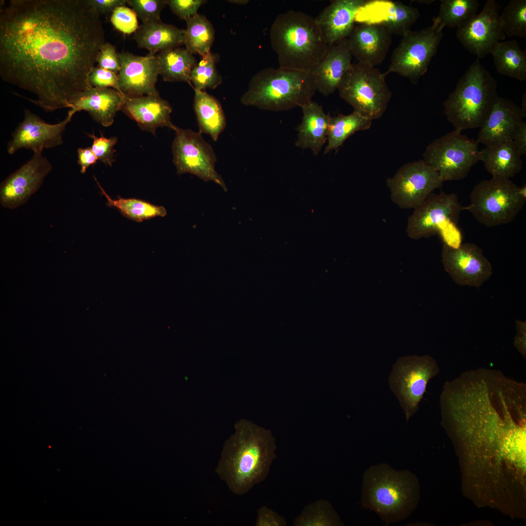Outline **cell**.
Masks as SVG:
<instances>
[{"label":"cell","instance_id":"obj_1","mask_svg":"<svg viewBox=\"0 0 526 526\" xmlns=\"http://www.w3.org/2000/svg\"><path fill=\"white\" fill-rule=\"evenodd\" d=\"M87 0H11L0 6L1 79L35 96L46 112L69 108L90 87L106 42Z\"/></svg>","mask_w":526,"mask_h":526},{"label":"cell","instance_id":"obj_2","mask_svg":"<svg viewBox=\"0 0 526 526\" xmlns=\"http://www.w3.org/2000/svg\"><path fill=\"white\" fill-rule=\"evenodd\" d=\"M225 441L215 472L234 494L243 495L267 476L276 458L277 446L270 430L241 419Z\"/></svg>","mask_w":526,"mask_h":526},{"label":"cell","instance_id":"obj_3","mask_svg":"<svg viewBox=\"0 0 526 526\" xmlns=\"http://www.w3.org/2000/svg\"><path fill=\"white\" fill-rule=\"evenodd\" d=\"M269 35L279 67L286 69L312 72L330 46L315 18L293 10L277 16Z\"/></svg>","mask_w":526,"mask_h":526},{"label":"cell","instance_id":"obj_4","mask_svg":"<svg viewBox=\"0 0 526 526\" xmlns=\"http://www.w3.org/2000/svg\"><path fill=\"white\" fill-rule=\"evenodd\" d=\"M416 478L386 463L370 466L364 473L361 504L376 512L387 526L400 522L414 510L418 497Z\"/></svg>","mask_w":526,"mask_h":526},{"label":"cell","instance_id":"obj_5","mask_svg":"<svg viewBox=\"0 0 526 526\" xmlns=\"http://www.w3.org/2000/svg\"><path fill=\"white\" fill-rule=\"evenodd\" d=\"M317 92L312 72L279 67L266 68L251 78L240 98L247 106L273 112L301 108Z\"/></svg>","mask_w":526,"mask_h":526},{"label":"cell","instance_id":"obj_6","mask_svg":"<svg viewBox=\"0 0 526 526\" xmlns=\"http://www.w3.org/2000/svg\"><path fill=\"white\" fill-rule=\"evenodd\" d=\"M498 97L497 80L478 58L443 102L444 113L455 130L480 128Z\"/></svg>","mask_w":526,"mask_h":526},{"label":"cell","instance_id":"obj_7","mask_svg":"<svg viewBox=\"0 0 526 526\" xmlns=\"http://www.w3.org/2000/svg\"><path fill=\"white\" fill-rule=\"evenodd\" d=\"M466 207L476 220L488 227L512 222L524 206L526 185L519 187L510 179L492 177L476 184Z\"/></svg>","mask_w":526,"mask_h":526},{"label":"cell","instance_id":"obj_8","mask_svg":"<svg viewBox=\"0 0 526 526\" xmlns=\"http://www.w3.org/2000/svg\"><path fill=\"white\" fill-rule=\"evenodd\" d=\"M386 75L375 67L358 62L352 64L338 86L339 95L354 112L372 121L379 119L392 97Z\"/></svg>","mask_w":526,"mask_h":526},{"label":"cell","instance_id":"obj_9","mask_svg":"<svg viewBox=\"0 0 526 526\" xmlns=\"http://www.w3.org/2000/svg\"><path fill=\"white\" fill-rule=\"evenodd\" d=\"M423 156L443 182L462 180L480 161L479 144L454 130L430 143Z\"/></svg>","mask_w":526,"mask_h":526},{"label":"cell","instance_id":"obj_10","mask_svg":"<svg viewBox=\"0 0 526 526\" xmlns=\"http://www.w3.org/2000/svg\"><path fill=\"white\" fill-rule=\"evenodd\" d=\"M439 372L435 360L427 355L402 357L394 365L389 384L404 411L407 422L418 410L429 381Z\"/></svg>","mask_w":526,"mask_h":526},{"label":"cell","instance_id":"obj_11","mask_svg":"<svg viewBox=\"0 0 526 526\" xmlns=\"http://www.w3.org/2000/svg\"><path fill=\"white\" fill-rule=\"evenodd\" d=\"M442 30L432 25L402 37L394 50L385 74L396 73L416 83L427 71L443 37Z\"/></svg>","mask_w":526,"mask_h":526},{"label":"cell","instance_id":"obj_12","mask_svg":"<svg viewBox=\"0 0 526 526\" xmlns=\"http://www.w3.org/2000/svg\"><path fill=\"white\" fill-rule=\"evenodd\" d=\"M172 145L173 162L179 174L189 173L205 181H212L227 190L221 176L216 171V154L201 132L176 127Z\"/></svg>","mask_w":526,"mask_h":526},{"label":"cell","instance_id":"obj_13","mask_svg":"<svg viewBox=\"0 0 526 526\" xmlns=\"http://www.w3.org/2000/svg\"><path fill=\"white\" fill-rule=\"evenodd\" d=\"M392 201L401 208H414L442 187L437 172L423 160L407 163L386 181Z\"/></svg>","mask_w":526,"mask_h":526},{"label":"cell","instance_id":"obj_14","mask_svg":"<svg viewBox=\"0 0 526 526\" xmlns=\"http://www.w3.org/2000/svg\"><path fill=\"white\" fill-rule=\"evenodd\" d=\"M465 209L455 193L432 192L414 208L408 220L407 235L414 240L432 236L447 225H455Z\"/></svg>","mask_w":526,"mask_h":526},{"label":"cell","instance_id":"obj_15","mask_svg":"<svg viewBox=\"0 0 526 526\" xmlns=\"http://www.w3.org/2000/svg\"><path fill=\"white\" fill-rule=\"evenodd\" d=\"M442 262L446 271L462 286L480 287L492 274V267L482 249L473 243L453 247L444 244Z\"/></svg>","mask_w":526,"mask_h":526},{"label":"cell","instance_id":"obj_16","mask_svg":"<svg viewBox=\"0 0 526 526\" xmlns=\"http://www.w3.org/2000/svg\"><path fill=\"white\" fill-rule=\"evenodd\" d=\"M456 35L465 48L479 59L490 54L495 45L506 38L497 2L487 0L482 11L458 28Z\"/></svg>","mask_w":526,"mask_h":526},{"label":"cell","instance_id":"obj_17","mask_svg":"<svg viewBox=\"0 0 526 526\" xmlns=\"http://www.w3.org/2000/svg\"><path fill=\"white\" fill-rule=\"evenodd\" d=\"M52 166L42 152H34L32 157L1 183V206L13 209L25 204L40 188Z\"/></svg>","mask_w":526,"mask_h":526},{"label":"cell","instance_id":"obj_18","mask_svg":"<svg viewBox=\"0 0 526 526\" xmlns=\"http://www.w3.org/2000/svg\"><path fill=\"white\" fill-rule=\"evenodd\" d=\"M72 118L67 115L62 121L51 124L25 109L24 119L13 132L12 139L7 144L8 153L13 154L23 148L39 152L44 149L61 145L62 134Z\"/></svg>","mask_w":526,"mask_h":526},{"label":"cell","instance_id":"obj_19","mask_svg":"<svg viewBox=\"0 0 526 526\" xmlns=\"http://www.w3.org/2000/svg\"><path fill=\"white\" fill-rule=\"evenodd\" d=\"M121 64L117 74L120 92L126 97L158 95L155 87L159 69L155 55L139 56L128 52L118 53Z\"/></svg>","mask_w":526,"mask_h":526},{"label":"cell","instance_id":"obj_20","mask_svg":"<svg viewBox=\"0 0 526 526\" xmlns=\"http://www.w3.org/2000/svg\"><path fill=\"white\" fill-rule=\"evenodd\" d=\"M420 16L418 9L400 1L367 0L358 11L356 21L381 25L392 34L403 37L411 31Z\"/></svg>","mask_w":526,"mask_h":526},{"label":"cell","instance_id":"obj_21","mask_svg":"<svg viewBox=\"0 0 526 526\" xmlns=\"http://www.w3.org/2000/svg\"><path fill=\"white\" fill-rule=\"evenodd\" d=\"M392 35L379 24L355 25L347 38L352 56L358 62L370 66L380 64L391 45Z\"/></svg>","mask_w":526,"mask_h":526},{"label":"cell","instance_id":"obj_22","mask_svg":"<svg viewBox=\"0 0 526 526\" xmlns=\"http://www.w3.org/2000/svg\"><path fill=\"white\" fill-rule=\"evenodd\" d=\"M524 118L520 107L510 99L499 97L480 127L476 141L487 146L512 140Z\"/></svg>","mask_w":526,"mask_h":526},{"label":"cell","instance_id":"obj_23","mask_svg":"<svg viewBox=\"0 0 526 526\" xmlns=\"http://www.w3.org/2000/svg\"><path fill=\"white\" fill-rule=\"evenodd\" d=\"M366 0H334L315 18L329 46L347 38L355 27L357 15Z\"/></svg>","mask_w":526,"mask_h":526},{"label":"cell","instance_id":"obj_24","mask_svg":"<svg viewBox=\"0 0 526 526\" xmlns=\"http://www.w3.org/2000/svg\"><path fill=\"white\" fill-rule=\"evenodd\" d=\"M125 96L112 88L89 87L75 100L68 114L73 117L78 112H88L92 118L107 127L113 122L117 112L122 109Z\"/></svg>","mask_w":526,"mask_h":526},{"label":"cell","instance_id":"obj_25","mask_svg":"<svg viewBox=\"0 0 526 526\" xmlns=\"http://www.w3.org/2000/svg\"><path fill=\"white\" fill-rule=\"evenodd\" d=\"M121 110L142 130L154 135L158 127H167L174 131L176 127L170 121L171 106L159 94L125 96Z\"/></svg>","mask_w":526,"mask_h":526},{"label":"cell","instance_id":"obj_26","mask_svg":"<svg viewBox=\"0 0 526 526\" xmlns=\"http://www.w3.org/2000/svg\"><path fill=\"white\" fill-rule=\"evenodd\" d=\"M347 38L329 46L326 54L312 72L317 91L325 96L333 94L352 63Z\"/></svg>","mask_w":526,"mask_h":526},{"label":"cell","instance_id":"obj_27","mask_svg":"<svg viewBox=\"0 0 526 526\" xmlns=\"http://www.w3.org/2000/svg\"><path fill=\"white\" fill-rule=\"evenodd\" d=\"M302 121L297 128L296 147L309 149L317 156L327 141L330 116L321 105L312 100L301 108Z\"/></svg>","mask_w":526,"mask_h":526},{"label":"cell","instance_id":"obj_28","mask_svg":"<svg viewBox=\"0 0 526 526\" xmlns=\"http://www.w3.org/2000/svg\"><path fill=\"white\" fill-rule=\"evenodd\" d=\"M185 29L163 22L161 20L142 23L133 36L139 48L155 55L184 45Z\"/></svg>","mask_w":526,"mask_h":526},{"label":"cell","instance_id":"obj_29","mask_svg":"<svg viewBox=\"0 0 526 526\" xmlns=\"http://www.w3.org/2000/svg\"><path fill=\"white\" fill-rule=\"evenodd\" d=\"M480 161L492 177L510 179L522 169L521 155L512 140L486 146L480 150Z\"/></svg>","mask_w":526,"mask_h":526},{"label":"cell","instance_id":"obj_30","mask_svg":"<svg viewBox=\"0 0 526 526\" xmlns=\"http://www.w3.org/2000/svg\"><path fill=\"white\" fill-rule=\"evenodd\" d=\"M193 109L199 132L216 141L226 127V118L219 101L204 91L194 89Z\"/></svg>","mask_w":526,"mask_h":526},{"label":"cell","instance_id":"obj_31","mask_svg":"<svg viewBox=\"0 0 526 526\" xmlns=\"http://www.w3.org/2000/svg\"><path fill=\"white\" fill-rule=\"evenodd\" d=\"M497 72L519 81H526V53L516 40H503L491 54Z\"/></svg>","mask_w":526,"mask_h":526},{"label":"cell","instance_id":"obj_32","mask_svg":"<svg viewBox=\"0 0 526 526\" xmlns=\"http://www.w3.org/2000/svg\"><path fill=\"white\" fill-rule=\"evenodd\" d=\"M159 74L164 81L190 83V75L197 59L186 48H174L156 56Z\"/></svg>","mask_w":526,"mask_h":526},{"label":"cell","instance_id":"obj_33","mask_svg":"<svg viewBox=\"0 0 526 526\" xmlns=\"http://www.w3.org/2000/svg\"><path fill=\"white\" fill-rule=\"evenodd\" d=\"M371 125L372 120L354 111L347 115L330 116L324 154L337 150L349 136L357 131L369 129Z\"/></svg>","mask_w":526,"mask_h":526},{"label":"cell","instance_id":"obj_34","mask_svg":"<svg viewBox=\"0 0 526 526\" xmlns=\"http://www.w3.org/2000/svg\"><path fill=\"white\" fill-rule=\"evenodd\" d=\"M186 21L185 48L192 54H198L202 56L210 52L215 38L214 27L210 21L205 16L198 13Z\"/></svg>","mask_w":526,"mask_h":526},{"label":"cell","instance_id":"obj_35","mask_svg":"<svg viewBox=\"0 0 526 526\" xmlns=\"http://www.w3.org/2000/svg\"><path fill=\"white\" fill-rule=\"evenodd\" d=\"M479 6L477 0H442L432 25L442 31L446 26L459 28L476 14Z\"/></svg>","mask_w":526,"mask_h":526},{"label":"cell","instance_id":"obj_36","mask_svg":"<svg viewBox=\"0 0 526 526\" xmlns=\"http://www.w3.org/2000/svg\"><path fill=\"white\" fill-rule=\"evenodd\" d=\"M94 178L101 193L107 200V206L117 208L124 217L137 222H141L156 217H164L166 215V210L163 207L153 205L142 200L120 197H118L115 200L112 199L102 188L96 178L94 176Z\"/></svg>","mask_w":526,"mask_h":526},{"label":"cell","instance_id":"obj_37","mask_svg":"<svg viewBox=\"0 0 526 526\" xmlns=\"http://www.w3.org/2000/svg\"><path fill=\"white\" fill-rule=\"evenodd\" d=\"M293 526H342L344 523L329 501L319 499L306 506Z\"/></svg>","mask_w":526,"mask_h":526},{"label":"cell","instance_id":"obj_38","mask_svg":"<svg viewBox=\"0 0 526 526\" xmlns=\"http://www.w3.org/2000/svg\"><path fill=\"white\" fill-rule=\"evenodd\" d=\"M219 57L218 54L211 51L202 56L191 72L189 80L193 89L201 91L215 89L222 83V77L216 66Z\"/></svg>","mask_w":526,"mask_h":526},{"label":"cell","instance_id":"obj_39","mask_svg":"<svg viewBox=\"0 0 526 526\" xmlns=\"http://www.w3.org/2000/svg\"><path fill=\"white\" fill-rule=\"evenodd\" d=\"M500 19L506 36L526 38V0H510Z\"/></svg>","mask_w":526,"mask_h":526},{"label":"cell","instance_id":"obj_40","mask_svg":"<svg viewBox=\"0 0 526 526\" xmlns=\"http://www.w3.org/2000/svg\"><path fill=\"white\" fill-rule=\"evenodd\" d=\"M126 0L143 23L161 20V13L168 5L167 0Z\"/></svg>","mask_w":526,"mask_h":526},{"label":"cell","instance_id":"obj_41","mask_svg":"<svg viewBox=\"0 0 526 526\" xmlns=\"http://www.w3.org/2000/svg\"><path fill=\"white\" fill-rule=\"evenodd\" d=\"M137 16L134 11L126 6L116 8L112 13L111 21L114 27L125 34L135 33L138 29Z\"/></svg>","mask_w":526,"mask_h":526},{"label":"cell","instance_id":"obj_42","mask_svg":"<svg viewBox=\"0 0 526 526\" xmlns=\"http://www.w3.org/2000/svg\"><path fill=\"white\" fill-rule=\"evenodd\" d=\"M88 135L93 140V145L91 148L98 160L106 165L112 166L115 161L113 157L114 152L113 147L117 142V138L116 137L107 138L102 134L100 137H98L94 132L91 134L88 133Z\"/></svg>","mask_w":526,"mask_h":526},{"label":"cell","instance_id":"obj_43","mask_svg":"<svg viewBox=\"0 0 526 526\" xmlns=\"http://www.w3.org/2000/svg\"><path fill=\"white\" fill-rule=\"evenodd\" d=\"M88 83L92 87L112 88L120 92L117 74L99 67L92 69L89 75Z\"/></svg>","mask_w":526,"mask_h":526},{"label":"cell","instance_id":"obj_44","mask_svg":"<svg viewBox=\"0 0 526 526\" xmlns=\"http://www.w3.org/2000/svg\"><path fill=\"white\" fill-rule=\"evenodd\" d=\"M96 62L98 67L118 74L121 64L118 53L114 46L109 42H106L98 51Z\"/></svg>","mask_w":526,"mask_h":526},{"label":"cell","instance_id":"obj_45","mask_svg":"<svg viewBox=\"0 0 526 526\" xmlns=\"http://www.w3.org/2000/svg\"><path fill=\"white\" fill-rule=\"evenodd\" d=\"M204 0H169L168 5L171 11L181 19L187 20L197 14Z\"/></svg>","mask_w":526,"mask_h":526},{"label":"cell","instance_id":"obj_46","mask_svg":"<svg viewBox=\"0 0 526 526\" xmlns=\"http://www.w3.org/2000/svg\"><path fill=\"white\" fill-rule=\"evenodd\" d=\"M286 524L283 516L265 506L258 510L256 526H285Z\"/></svg>","mask_w":526,"mask_h":526},{"label":"cell","instance_id":"obj_47","mask_svg":"<svg viewBox=\"0 0 526 526\" xmlns=\"http://www.w3.org/2000/svg\"><path fill=\"white\" fill-rule=\"evenodd\" d=\"M89 4L100 15L112 13L117 7L126 6V0H87Z\"/></svg>","mask_w":526,"mask_h":526},{"label":"cell","instance_id":"obj_48","mask_svg":"<svg viewBox=\"0 0 526 526\" xmlns=\"http://www.w3.org/2000/svg\"><path fill=\"white\" fill-rule=\"evenodd\" d=\"M78 164L80 166V172L84 174L91 165L95 164L98 160L91 147L79 148L77 150Z\"/></svg>","mask_w":526,"mask_h":526},{"label":"cell","instance_id":"obj_49","mask_svg":"<svg viewBox=\"0 0 526 526\" xmlns=\"http://www.w3.org/2000/svg\"><path fill=\"white\" fill-rule=\"evenodd\" d=\"M516 334L514 344L518 351L525 357L526 352V321L516 320Z\"/></svg>","mask_w":526,"mask_h":526},{"label":"cell","instance_id":"obj_50","mask_svg":"<svg viewBox=\"0 0 526 526\" xmlns=\"http://www.w3.org/2000/svg\"><path fill=\"white\" fill-rule=\"evenodd\" d=\"M522 156L526 154V122L523 121L515 132L512 140Z\"/></svg>","mask_w":526,"mask_h":526},{"label":"cell","instance_id":"obj_51","mask_svg":"<svg viewBox=\"0 0 526 526\" xmlns=\"http://www.w3.org/2000/svg\"><path fill=\"white\" fill-rule=\"evenodd\" d=\"M521 103H522L521 107L520 108H521V111L522 112V113H523V114L524 115V117H526V93H525V94H524L522 96V99Z\"/></svg>","mask_w":526,"mask_h":526},{"label":"cell","instance_id":"obj_52","mask_svg":"<svg viewBox=\"0 0 526 526\" xmlns=\"http://www.w3.org/2000/svg\"><path fill=\"white\" fill-rule=\"evenodd\" d=\"M228 1H229L230 2L234 3L243 4H245V3H247L248 2V0H228Z\"/></svg>","mask_w":526,"mask_h":526}]
</instances>
